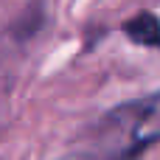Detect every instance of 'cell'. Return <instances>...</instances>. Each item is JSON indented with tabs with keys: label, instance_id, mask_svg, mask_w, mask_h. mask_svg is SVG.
I'll return each instance as SVG.
<instances>
[{
	"label": "cell",
	"instance_id": "1",
	"mask_svg": "<svg viewBox=\"0 0 160 160\" xmlns=\"http://www.w3.org/2000/svg\"><path fill=\"white\" fill-rule=\"evenodd\" d=\"M160 141V93L110 110L73 138L62 160H129Z\"/></svg>",
	"mask_w": 160,
	"mask_h": 160
},
{
	"label": "cell",
	"instance_id": "2",
	"mask_svg": "<svg viewBox=\"0 0 160 160\" xmlns=\"http://www.w3.org/2000/svg\"><path fill=\"white\" fill-rule=\"evenodd\" d=\"M127 34L138 45L160 48V20L155 14H138V17H132L127 22Z\"/></svg>",
	"mask_w": 160,
	"mask_h": 160
}]
</instances>
